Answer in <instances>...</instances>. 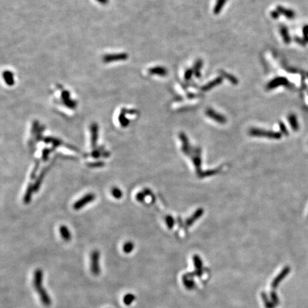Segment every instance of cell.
<instances>
[{"label": "cell", "mask_w": 308, "mask_h": 308, "mask_svg": "<svg viewBox=\"0 0 308 308\" xmlns=\"http://www.w3.org/2000/svg\"><path fill=\"white\" fill-rule=\"evenodd\" d=\"M33 286L34 288L39 296L41 302L44 306H50L51 299L49 295L43 286V271L41 269L36 270L34 273L33 277Z\"/></svg>", "instance_id": "obj_1"}, {"label": "cell", "mask_w": 308, "mask_h": 308, "mask_svg": "<svg viewBox=\"0 0 308 308\" xmlns=\"http://www.w3.org/2000/svg\"><path fill=\"white\" fill-rule=\"evenodd\" d=\"M248 134L252 136L257 137H265L271 139H280L281 138L282 134L279 132H274L272 130H265L260 128H252L249 130Z\"/></svg>", "instance_id": "obj_2"}, {"label": "cell", "mask_w": 308, "mask_h": 308, "mask_svg": "<svg viewBox=\"0 0 308 308\" xmlns=\"http://www.w3.org/2000/svg\"><path fill=\"white\" fill-rule=\"evenodd\" d=\"M100 252L98 250H94L90 255V270L94 275L97 276L101 273L100 269Z\"/></svg>", "instance_id": "obj_3"}, {"label": "cell", "mask_w": 308, "mask_h": 308, "mask_svg": "<svg viewBox=\"0 0 308 308\" xmlns=\"http://www.w3.org/2000/svg\"><path fill=\"white\" fill-rule=\"evenodd\" d=\"M96 196L94 193H88L85 196H83L82 198H81L80 199H79L78 200L76 201L73 205V208L76 211H78V210H80L81 208H83V207L86 206L87 204L89 203L93 202V201L95 200Z\"/></svg>", "instance_id": "obj_4"}, {"label": "cell", "mask_w": 308, "mask_h": 308, "mask_svg": "<svg viewBox=\"0 0 308 308\" xmlns=\"http://www.w3.org/2000/svg\"><path fill=\"white\" fill-rule=\"evenodd\" d=\"M207 116H208L210 119H212L213 121H215L218 123L224 124L227 122V119L223 115H221L220 113L216 112L212 108H207L205 111Z\"/></svg>", "instance_id": "obj_5"}, {"label": "cell", "mask_w": 308, "mask_h": 308, "mask_svg": "<svg viewBox=\"0 0 308 308\" xmlns=\"http://www.w3.org/2000/svg\"><path fill=\"white\" fill-rule=\"evenodd\" d=\"M288 81L287 79L284 78V77H277V78L274 79L272 81H270V82L267 83L266 88L268 90L273 89L278 86H280L288 84Z\"/></svg>", "instance_id": "obj_6"}, {"label": "cell", "mask_w": 308, "mask_h": 308, "mask_svg": "<svg viewBox=\"0 0 308 308\" xmlns=\"http://www.w3.org/2000/svg\"><path fill=\"white\" fill-rule=\"evenodd\" d=\"M222 81L223 80H222V78L221 76L217 77V78L213 79V80L209 81V82L206 83V84L203 85V86L201 87V90H202L203 91H209V90L213 89L214 87H215V86H217L220 85V83L222 82Z\"/></svg>", "instance_id": "obj_7"}, {"label": "cell", "mask_w": 308, "mask_h": 308, "mask_svg": "<svg viewBox=\"0 0 308 308\" xmlns=\"http://www.w3.org/2000/svg\"><path fill=\"white\" fill-rule=\"evenodd\" d=\"M91 145L93 148H95L97 145V141H98V125L94 123L92 124L91 126Z\"/></svg>", "instance_id": "obj_8"}, {"label": "cell", "mask_w": 308, "mask_h": 308, "mask_svg": "<svg viewBox=\"0 0 308 308\" xmlns=\"http://www.w3.org/2000/svg\"><path fill=\"white\" fill-rule=\"evenodd\" d=\"M59 233L61 236L64 240L68 242L72 239V235H71L70 230L66 226H61L59 227Z\"/></svg>", "instance_id": "obj_9"}, {"label": "cell", "mask_w": 308, "mask_h": 308, "mask_svg": "<svg viewBox=\"0 0 308 308\" xmlns=\"http://www.w3.org/2000/svg\"><path fill=\"white\" fill-rule=\"evenodd\" d=\"M203 214V209L202 208L198 209L196 212H195V213L191 216V217L188 218V219L186 220V225H187L188 226H192V225L193 224V222L196 221V220H198V218H200Z\"/></svg>", "instance_id": "obj_10"}, {"label": "cell", "mask_w": 308, "mask_h": 308, "mask_svg": "<svg viewBox=\"0 0 308 308\" xmlns=\"http://www.w3.org/2000/svg\"><path fill=\"white\" fill-rule=\"evenodd\" d=\"M34 191V185H32L31 183L29 184V185H28V186H27V190H26V191H25V194H24V199H23L24 203L25 204H28V203H30V201H31V199L32 193H33Z\"/></svg>", "instance_id": "obj_11"}, {"label": "cell", "mask_w": 308, "mask_h": 308, "mask_svg": "<svg viewBox=\"0 0 308 308\" xmlns=\"http://www.w3.org/2000/svg\"><path fill=\"white\" fill-rule=\"evenodd\" d=\"M149 72L151 74L158 75V76H165L168 74V71H167L166 68L161 67V66H156V67L151 68L149 70Z\"/></svg>", "instance_id": "obj_12"}, {"label": "cell", "mask_w": 308, "mask_h": 308, "mask_svg": "<svg viewBox=\"0 0 308 308\" xmlns=\"http://www.w3.org/2000/svg\"><path fill=\"white\" fill-rule=\"evenodd\" d=\"M202 66H203V61L201 59H198L196 62H195L193 70V74L196 78H200L201 76L200 70L201 68H202Z\"/></svg>", "instance_id": "obj_13"}, {"label": "cell", "mask_w": 308, "mask_h": 308, "mask_svg": "<svg viewBox=\"0 0 308 308\" xmlns=\"http://www.w3.org/2000/svg\"><path fill=\"white\" fill-rule=\"evenodd\" d=\"M277 12L280 13V14H283L288 19H293L295 16V13L293 12V11L290 10V9H284V7H282L281 6H278L277 7Z\"/></svg>", "instance_id": "obj_14"}, {"label": "cell", "mask_w": 308, "mask_h": 308, "mask_svg": "<svg viewBox=\"0 0 308 308\" xmlns=\"http://www.w3.org/2000/svg\"><path fill=\"white\" fill-rule=\"evenodd\" d=\"M192 160H193V164L195 166V168H196V170L197 173H198L199 175H200L201 173H202V172H201V168H200L201 167L200 156L199 155L194 156V157L192 158Z\"/></svg>", "instance_id": "obj_15"}, {"label": "cell", "mask_w": 308, "mask_h": 308, "mask_svg": "<svg viewBox=\"0 0 308 308\" xmlns=\"http://www.w3.org/2000/svg\"><path fill=\"white\" fill-rule=\"evenodd\" d=\"M227 0H217L215 5L213 9V13L215 14H220L222 8L224 7V5L226 4Z\"/></svg>", "instance_id": "obj_16"}, {"label": "cell", "mask_w": 308, "mask_h": 308, "mask_svg": "<svg viewBox=\"0 0 308 308\" xmlns=\"http://www.w3.org/2000/svg\"><path fill=\"white\" fill-rule=\"evenodd\" d=\"M288 121L290 123L291 127L294 130H297L299 128L298 122H297V118L294 114H290L288 116Z\"/></svg>", "instance_id": "obj_17"}, {"label": "cell", "mask_w": 308, "mask_h": 308, "mask_svg": "<svg viewBox=\"0 0 308 308\" xmlns=\"http://www.w3.org/2000/svg\"><path fill=\"white\" fill-rule=\"evenodd\" d=\"M220 74H222V76H223L224 78L228 79V80L230 81V83H232L233 84H237V83H238V80H237V79L235 76H233V75L228 74V73L224 72V71H221V72H220Z\"/></svg>", "instance_id": "obj_18"}, {"label": "cell", "mask_w": 308, "mask_h": 308, "mask_svg": "<svg viewBox=\"0 0 308 308\" xmlns=\"http://www.w3.org/2000/svg\"><path fill=\"white\" fill-rule=\"evenodd\" d=\"M44 175H45V170H43L42 172L41 173V174H40L39 176H38L37 178H36L35 183H34V192L38 191V189H39L41 184H42V182L43 181V179H44Z\"/></svg>", "instance_id": "obj_19"}, {"label": "cell", "mask_w": 308, "mask_h": 308, "mask_svg": "<svg viewBox=\"0 0 308 308\" xmlns=\"http://www.w3.org/2000/svg\"><path fill=\"white\" fill-rule=\"evenodd\" d=\"M134 249V244L133 242L128 241L123 244V250L125 253L126 254L130 253V252H131L133 251V250Z\"/></svg>", "instance_id": "obj_20"}, {"label": "cell", "mask_w": 308, "mask_h": 308, "mask_svg": "<svg viewBox=\"0 0 308 308\" xmlns=\"http://www.w3.org/2000/svg\"><path fill=\"white\" fill-rule=\"evenodd\" d=\"M111 193L112 196L116 199H120L123 196V192L118 187H113L111 190Z\"/></svg>", "instance_id": "obj_21"}, {"label": "cell", "mask_w": 308, "mask_h": 308, "mask_svg": "<svg viewBox=\"0 0 308 308\" xmlns=\"http://www.w3.org/2000/svg\"><path fill=\"white\" fill-rule=\"evenodd\" d=\"M45 141H46L47 143H51V144L53 145V148L59 146V145H61L62 144L61 141H59V139L54 138H47L45 139Z\"/></svg>", "instance_id": "obj_22"}, {"label": "cell", "mask_w": 308, "mask_h": 308, "mask_svg": "<svg viewBox=\"0 0 308 308\" xmlns=\"http://www.w3.org/2000/svg\"><path fill=\"white\" fill-rule=\"evenodd\" d=\"M280 33H281V35L282 38H283L284 42L289 43L290 42V38L288 35V31L286 27H281V28H280Z\"/></svg>", "instance_id": "obj_23"}, {"label": "cell", "mask_w": 308, "mask_h": 308, "mask_svg": "<svg viewBox=\"0 0 308 308\" xmlns=\"http://www.w3.org/2000/svg\"><path fill=\"white\" fill-rule=\"evenodd\" d=\"M135 299V296L132 294H127L123 297V302L126 305H130Z\"/></svg>", "instance_id": "obj_24"}, {"label": "cell", "mask_w": 308, "mask_h": 308, "mask_svg": "<svg viewBox=\"0 0 308 308\" xmlns=\"http://www.w3.org/2000/svg\"><path fill=\"white\" fill-rule=\"evenodd\" d=\"M166 225L168 226V228L169 229H172V228L174 226V219H173L172 216L168 215L166 217Z\"/></svg>", "instance_id": "obj_25"}, {"label": "cell", "mask_w": 308, "mask_h": 308, "mask_svg": "<svg viewBox=\"0 0 308 308\" xmlns=\"http://www.w3.org/2000/svg\"><path fill=\"white\" fill-rule=\"evenodd\" d=\"M146 196H147L146 194H145L143 190V191L137 193L136 195V199L137 201H138V202H143V201H144L145 198Z\"/></svg>", "instance_id": "obj_26"}, {"label": "cell", "mask_w": 308, "mask_h": 308, "mask_svg": "<svg viewBox=\"0 0 308 308\" xmlns=\"http://www.w3.org/2000/svg\"><path fill=\"white\" fill-rule=\"evenodd\" d=\"M193 74V70L192 68H188V69L185 71V74H184V78H185L186 81H189L191 79Z\"/></svg>", "instance_id": "obj_27"}, {"label": "cell", "mask_w": 308, "mask_h": 308, "mask_svg": "<svg viewBox=\"0 0 308 308\" xmlns=\"http://www.w3.org/2000/svg\"><path fill=\"white\" fill-rule=\"evenodd\" d=\"M49 153H50V150L47 148H44V149L42 151V160L43 161L45 162L48 160Z\"/></svg>", "instance_id": "obj_28"}, {"label": "cell", "mask_w": 308, "mask_h": 308, "mask_svg": "<svg viewBox=\"0 0 308 308\" xmlns=\"http://www.w3.org/2000/svg\"><path fill=\"white\" fill-rule=\"evenodd\" d=\"M218 172V170H207L206 172H202V173L200 174L201 178L203 177H206V176H210V175H213L216 174Z\"/></svg>", "instance_id": "obj_29"}, {"label": "cell", "mask_w": 308, "mask_h": 308, "mask_svg": "<svg viewBox=\"0 0 308 308\" xmlns=\"http://www.w3.org/2000/svg\"><path fill=\"white\" fill-rule=\"evenodd\" d=\"M104 163L102 161H98V162H94V163H88V166L92 167V168H98V167H102L104 166Z\"/></svg>", "instance_id": "obj_30"}, {"label": "cell", "mask_w": 308, "mask_h": 308, "mask_svg": "<svg viewBox=\"0 0 308 308\" xmlns=\"http://www.w3.org/2000/svg\"><path fill=\"white\" fill-rule=\"evenodd\" d=\"M101 154H103L102 152H101V149H96V150H94V151L92 152L91 153V156H92V158H99L101 156Z\"/></svg>", "instance_id": "obj_31"}, {"label": "cell", "mask_w": 308, "mask_h": 308, "mask_svg": "<svg viewBox=\"0 0 308 308\" xmlns=\"http://www.w3.org/2000/svg\"><path fill=\"white\" fill-rule=\"evenodd\" d=\"M38 166H39V164H38V163H36L35 166H34V168L33 170H32V172L31 173V179H34L35 178V176H36V172H37V170H38Z\"/></svg>", "instance_id": "obj_32"}, {"label": "cell", "mask_w": 308, "mask_h": 308, "mask_svg": "<svg viewBox=\"0 0 308 308\" xmlns=\"http://www.w3.org/2000/svg\"><path fill=\"white\" fill-rule=\"evenodd\" d=\"M279 127H280V130H281L282 133H283L284 134H286V135L288 134V129H287L285 126L284 125V123H282V122H280L279 123Z\"/></svg>", "instance_id": "obj_33"}, {"label": "cell", "mask_w": 308, "mask_h": 308, "mask_svg": "<svg viewBox=\"0 0 308 308\" xmlns=\"http://www.w3.org/2000/svg\"><path fill=\"white\" fill-rule=\"evenodd\" d=\"M280 13L277 12V10H275V11H273V12H271V16L273 17V19H277L278 17H279L280 16Z\"/></svg>", "instance_id": "obj_34"}]
</instances>
